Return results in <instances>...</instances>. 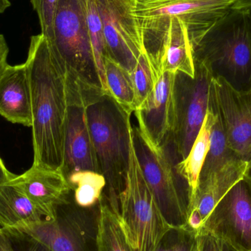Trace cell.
I'll return each instance as SVG.
<instances>
[{"label": "cell", "instance_id": "24", "mask_svg": "<svg viewBox=\"0 0 251 251\" xmlns=\"http://www.w3.org/2000/svg\"><path fill=\"white\" fill-rule=\"evenodd\" d=\"M87 17H88L90 41L92 47L100 84L104 95L110 97L107 85L105 66H104V60L107 57V47H106L102 22H101L95 0H88Z\"/></svg>", "mask_w": 251, "mask_h": 251}, {"label": "cell", "instance_id": "36", "mask_svg": "<svg viewBox=\"0 0 251 251\" xmlns=\"http://www.w3.org/2000/svg\"><path fill=\"white\" fill-rule=\"evenodd\" d=\"M11 6L10 0H0V14L4 13Z\"/></svg>", "mask_w": 251, "mask_h": 251}, {"label": "cell", "instance_id": "4", "mask_svg": "<svg viewBox=\"0 0 251 251\" xmlns=\"http://www.w3.org/2000/svg\"><path fill=\"white\" fill-rule=\"evenodd\" d=\"M130 134L128 168L125 186L119 196V218L133 251H155L175 227L161 212L140 168Z\"/></svg>", "mask_w": 251, "mask_h": 251}, {"label": "cell", "instance_id": "29", "mask_svg": "<svg viewBox=\"0 0 251 251\" xmlns=\"http://www.w3.org/2000/svg\"><path fill=\"white\" fill-rule=\"evenodd\" d=\"M197 251H221V241L207 231H199Z\"/></svg>", "mask_w": 251, "mask_h": 251}, {"label": "cell", "instance_id": "14", "mask_svg": "<svg viewBox=\"0 0 251 251\" xmlns=\"http://www.w3.org/2000/svg\"><path fill=\"white\" fill-rule=\"evenodd\" d=\"M85 107L69 106L62 172L65 176L79 171L100 173Z\"/></svg>", "mask_w": 251, "mask_h": 251}, {"label": "cell", "instance_id": "20", "mask_svg": "<svg viewBox=\"0 0 251 251\" xmlns=\"http://www.w3.org/2000/svg\"><path fill=\"white\" fill-rule=\"evenodd\" d=\"M97 251H133L119 218V199L109 196L108 203H101L97 221Z\"/></svg>", "mask_w": 251, "mask_h": 251}, {"label": "cell", "instance_id": "25", "mask_svg": "<svg viewBox=\"0 0 251 251\" xmlns=\"http://www.w3.org/2000/svg\"><path fill=\"white\" fill-rule=\"evenodd\" d=\"M130 73L134 87L135 110L144 102L153 91L157 76L155 75L146 52H143L139 56L135 67Z\"/></svg>", "mask_w": 251, "mask_h": 251}, {"label": "cell", "instance_id": "22", "mask_svg": "<svg viewBox=\"0 0 251 251\" xmlns=\"http://www.w3.org/2000/svg\"><path fill=\"white\" fill-rule=\"evenodd\" d=\"M66 178L75 191V202L82 208L92 207L97 204L101 200L107 184L104 175L95 171H76Z\"/></svg>", "mask_w": 251, "mask_h": 251}, {"label": "cell", "instance_id": "18", "mask_svg": "<svg viewBox=\"0 0 251 251\" xmlns=\"http://www.w3.org/2000/svg\"><path fill=\"white\" fill-rule=\"evenodd\" d=\"M21 230L38 239L52 251H82L63 205L57 206L54 219L46 220Z\"/></svg>", "mask_w": 251, "mask_h": 251}, {"label": "cell", "instance_id": "13", "mask_svg": "<svg viewBox=\"0 0 251 251\" xmlns=\"http://www.w3.org/2000/svg\"><path fill=\"white\" fill-rule=\"evenodd\" d=\"M12 181L25 192L29 199L50 220L56 218L57 206L69 204L72 187L61 170L32 165Z\"/></svg>", "mask_w": 251, "mask_h": 251}, {"label": "cell", "instance_id": "30", "mask_svg": "<svg viewBox=\"0 0 251 251\" xmlns=\"http://www.w3.org/2000/svg\"><path fill=\"white\" fill-rule=\"evenodd\" d=\"M8 53L9 47L5 38L4 35L0 34V76L9 65L7 63Z\"/></svg>", "mask_w": 251, "mask_h": 251}, {"label": "cell", "instance_id": "37", "mask_svg": "<svg viewBox=\"0 0 251 251\" xmlns=\"http://www.w3.org/2000/svg\"><path fill=\"white\" fill-rule=\"evenodd\" d=\"M250 10L251 16V10Z\"/></svg>", "mask_w": 251, "mask_h": 251}, {"label": "cell", "instance_id": "10", "mask_svg": "<svg viewBox=\"0 0 251 251\" xmlns=\"http://www.w3.org/2000/svg\"><path fill=\"white\" fill-rule=\"evenodd\" d=\"M209 109L221 122L230 149L251 162V91L240 92L221 78H212Z\"/></svg>", "mask_w": 251, "mask_h": 251}, {"label": "cell", "instance_id": "32", "mask_svg": "<svg viewBox=\"0 0 251 251\" xmlns=\"http://www.w3.org/2000/svg\"><path fill=\"white\" fill-rule=\"evenodd\" d=\"M0 251H14L2 229H0Z\"/></svg>", "mask_w": 251, "mask_h": 251}, {"label": "cell", "instance_id": "31", "mask_svg": "<svg viewBox=\"0 0 251 251\" xmlns=\"http://www.w3.org/2000/svg\"><path fill=\"white\" fill-rule=\"evenodd\" d=\"M16 176V174H13L7 170L2 159L0 156V186L13 179Z\"/></svg>", "mask_w": 251, "mask_h": 251}, {"label": "cell", "instance_id": "33", "mask_svg": "<svg viewBox=\"0 0 251 251\" xmlns=\"http://www.w3.org/2000/svg\"><path fill=\"white\" fill-rule=\"evenodd\" d=\"M234 10H251V0H238L232 7Z\"/></svg>", "mask_w": 251, "mask_h": 251}, {"label": "cell", "instance_id": "27", "mask_svg": "<svg viewBox=\"0 0 251 251\" xmlns=\"http://www.w3.org/2000/svg\"><path fill=\"white\" fill-rule=\"evenodd\" d=\"M2 230L14 251H52L38 239L19 228Z\"/></svg>", "mask_w": 251, "mask_h": 251}, {"label": "cell", "instance_id": "5", "mask_svg": "<svg viewBox=\"0 0 251 251\" xmlns=\"http://www.w3.org/2000/svg\"><path fill=\"white\" fill-rule=\"evenodd\" d=\"M100 174L119 196L125 186L129 154L131 115L110 96L104 95L86 109Z\"/></svg>", "mask_w": 251, "mask_h": 251}, {"label": "cell", "instance_id": "17", "mask_svg": "<svg viewBox=\"0 0 251 251\" xmlns=\"http://www.w3.org/2000/svg\"><path fill=\"white\" fill-rule=\"evenodd\" d=\"M50 220L12 180L0 186V229L26 228Z\"/></svg>", "mask_w": 251, "mask_h": 251}, {"label": "cell", "instance_id": "19", "mask_svg": "<svg viewBox=\"0 0 251 251\" xmlns=\"http://www.w3.org/2000/svg\"><path fill=\"white\" fill-rule=\"evenodd\" d=\"M215 121V113L208 108L204 122L188 155L185 159L175 165L176 172L188 187V210L196 196L199 176L209 151L211 130Z\"/></svg>", "mask_w": 251, "mask_h": 251}, {"label": "cell", "instance_id": "34", "mask_svg": "<svg viewBox=\"0 0 251 251\" xmlns=\"http://www.w3.org/2000/svg\"><path fill=\"white\" fill-rule=\"evenodd\" d=\"M220 241H221V251H243L234 247L226 242L221 241V240Z\"/></svg>", "mask_w": 251, "mask_h": 251}, {"label": "cell", "instance_id": "16", "mask_svg": "<svg viewBox=\"0 0 251 251\" xmlns=\"http://www.w3.org/2000/svg\"><path fill=\"white\" fill-rule=\"evenodd\" d=\"M247 167V162L241 159H234L204 180L199 181L188 214L190 212H196L203 224L218 202L239 181L243 179Z\"/></svg>", "mask_w": 251, "mask_h": 251}, {"label": "cell", "instance_id": "28", "mask_svg": "<svg viewBox=\"0 0 251 251\" xmlns=\"http://www.w3.org/2000/svg\"><path fill=\"white\" fill-rule=\"evenodd\" d=\"M30 2L38 14L41 33L49 41L52 35L53 20L58 0H30Z\"/></svg>", "mask_w": 251, "mask_h": 251}, {"label": "cell", "instance_id": "1", "mask_svg": "<svg viewBox=\"0 0 251 251\" xmlns=\"http://www.w3.org/2000/svg\"><path fill=\"white\" fill-rule=\"evenodd\" d=\"M25 63L32 104V165L61 170L69 110L64 71L41 33L31 37Z\"/></svg>", "mask_w": 251, "mask_h": 251}, {"label": "cell", "instance_id": "3", "mask_svg": "<svg viewBox=\"0 0 251 251\" xmlns=\"http://www.w3.org/2000/svg\"><path fill=\"white\" fill-rule=\"evenodd\" d=\"M194 60L212 78H221L240 92L251 91L250 10L231 9L193 47Z\"/></svg>", "mask_w": 251, "mask_h": 251}, {"label": "cell", "instance_id": "15", "mask_svg": "<svg viewBox=\"0 0 251 251\" xmlns=\"http://www.w3.org/2000/svg\"><path fill=\"white\" fill-rule=\"evenodd\" d=\"M0 116L10 123L32 126L30 88L25 63L8 65L0 76Z\"/></svg>", "mask_w": 251, "mask_h": 251}, {"label": "cell", "instance_id": "9", "mask_svg": "<svg viewBox=\"0 0 251 251\" xmlns=\"http://www.w3.org/2000/svg\"><path fill=\"white\" fill-rule=\"evenodd\" d=\"M102 22L107 57L131 72L145 52L134 0H95Z\"/></svg>", "mask_w": 251, "mask_h": 251}, {"label": "cell", "instance_id": "8", "mask_svg": "<svg viewBox=\"0 0 251 251\" xmlns=\"http://www.w3.org/2000/svg\"><path fill=\"white\" fill-rule=\"evenodd\" d=\"M238 0H134L139 25L177 18L190 34L192 47L229 13Z\"/></svg>", "mask_w": 251, "mask_h": 251}, {"label": "cell", "instance_id": "26", "mask_svg": "<svg viewBox=\"0 0 251 251\" xmlns=\"http://www.w3.org/2000/svg\"><path fill=\"white\" fill-rule=\"evenodd\" d=\"M198 234L187 226L173 228L155 251H197Z\"/></svg>", "mask_w": 251, "mask_h": 251}, {"label": "cell", "instance_id": "2", "mask_svg": "<svg viewBox=\"0 0 251 251\" xmlns=\"http://www.w3.org/2000/svg\"><path fill=\"white\" fill-rule=\"evenodd\" d=\"M88 0H58L48 44L64 71L69 106L88 108L104 96L88 32Z\"/></svg>", "mask_w": 251, "mask_h": 251}, {"label": "cell", "instance_id": "11", "mask_svg": "<svg viewBox=\"0 0 251 251\" xmlns=\"http://www.w3.org/2000/svg\"><path fill=\"white\" fill-rule=\"evenodd\" d=\"M201 231L240 250L251 251V189L243 178L218 202Z\"/></svg>", "mask_w": 251, "mask_h": 251}, {"label": "cell", "instance_id": "23", "mask_svg": "<svg viewBox=\"0 0 251 251\" xmlns=\"http://www.w3.org/2000/svg\"><path fill=\"white\" fill-rule=\"evenodd\" d=\"M212 112L215 114V121L211 130L209 151L202 168L199 182L207 178L228 162L240 159L228 146L221 122L216 113Z\"/></svg>", "mask_w": 251, "mask_h": 251}, {"label": "cell", "instance_id": "21", "mask_svg": "<svg viewBox=\"0 0 251 251\" xmlns=\"http://www.w3.org/2000/svg\"><path fill=\"white\" fill-rule=\"evenodd\" d=\"M104 66L110 97L125 113L131 115L134 111V92L131 73L108 57Z\"/></svg>", "mask_w": 251, "mask_h": 251}, {"label": "cell", "instance_id": "7", "mask_svg": "<svg viewBox=\"0 0 251 251\" xmlns=\"http://www.w3.org/2000/svg\"><path fill=\"white\" fill-rule=\"evenodd\" d=\"M194 63V77L176 75V125L171 144L176 164L187 157L209 108L212 76L203 63Z\"/></svg>", "mask_w": 251, "mask_h": 251}, {"label": "cell", "instance_id": "12", "mask_svg": "<svg viewBox=\"0 0 251 251\" xmlns=\"http://www.w3.org/2000/svg\"><path fill=\"white\" fill-rule=\"evenodd\" d=\"M175 80L174 74H159L153 91L134 112L142 134L153 147L165 151L175 129Z\"/></svg>", "mask_w": 251, "mask_h": 251}, {"label": "cell", "instance_id": "35", "mask_svg": "<svg viewBox=\"0 0 251 251\" xmlns=\"http://www.w3.org/2000/svg\"><path fill=\"white\" fill-rule=\"evenodd\" d=\"M243 179L248 183L251 189V162L248 164L247 169H246V173H245Z\"/></svg>", "mask_w": 251, "mask_h": 251}, {"label": "cell", "instance_id": "6", "mask_svg": "<svg viewBox=\"0 0 251 251\" xmlns=\"http://www.w3.org/2000/svg\"><path fill=\"white\" fill-rule=\"evenodd\" d=\"M132 134L140 168L161 212L175 228L185 226L188 216V187L176 172L169 153L153 147L137 127H133Z\"/></svg>", "mask_w": 251, "mask_h": 251}]
</instances>
